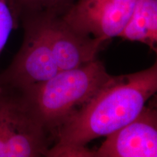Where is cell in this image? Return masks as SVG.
Segmentation results:
<instances>
[{
    "label": "cell",
    "instance_id": "cell-1",
    "mask_svg": "<svg viewBox=\"0 0 157 157\" xmlns=\"http://www.w3.org/2000/svg\"><path fill=\"white\" fill-rule=\"evenodd\" d=\"M156 91V62L140 71L112 76L59 127L46 156L95 157L88 143L132 121Z\"/></svg>",
    "mask_w": 157,
    "mask_h": 157
},
{
    "label": "cell",
    "instance_id": "cell-2",
    "mask_svg": "<svg viewBox=\"0 0 157 157\" xmlns=\"http://www.w3.org/2000/svg\"><path fill=\"white\" fill-rule=\"evenodd\" d=\"M111 76L103 63L95 59L78 67L59 71L46 81L16 92L54 140L59 127Z\"/></svg>",
    "mask_w": 157,
    "mask_h": 157
},
{
    "label": "cell",
    "instance_id": "cell-3",
    "mask_svg": "<svg viewBox=\"0 0 157 157\" xmlns=\"http://www.w3.org/2000/svg\"><path fill=\"white\" fill-rule=\"evenodd\" d=\"M22 9V45L10 65L0 74L2 87L14 91L46 81L59 71L48 38L44 12Z\"/></svg>",
    "mask_w": 157,
    "mask_h": 157
},
{
    "label": "cell",
    "instance_id": "cell-4",
    "mask_svg": "<svg viewBox=\"0 0 157 157\" xmlns=\"http://www.w3.org/2000/svg\"><path fill=\"white\" fill-rule=\"evenodd\" d=\"M54 140L14 90L0 92V157L46 156Z\"/></svg>",
    "mask_w": 157,
    "mask_h": 157
},
{
    "label": "cell",
    "instance_id": "cell-5",
    "mask_svg": "<svg viewBox=\"0 0 157 157\" xmlns=\"http://www.w3.org/2000/svg\"><path fill=\"white\" fill-rule=\"evenodd\" d=\"M137 0H74L60 15L78 34L107 42L118 37Z\"/></svg>",
    "mask_w": 157,
    "mask_h": 157
},
{
    "label": "cell",
    "instance_id": "cell-6",
    "mask_svg": "<svg viewBox=\"0 0 157 157\" xmlns=\"http://www.w3.org/2000/svg\"><path fill=\"white\" fill-rule=\"evenodd\" d=\"M94 153L95 157H156V109L145 105L135 119L106 136Z\"/></svg>",
    "mask_w": 157,
    "mask_h": 157
},
{
    "label": "cell",
    "instance_id": "cell-7",
    "mask_svg": "<svg viewBox=\"0 0 157 157\" xmlns=\"http://www.w3.org/2000/svg\"><path fill=\"white\" fill-rule=\"evenodd\" d=\"M44 12L48 38L59 71L78 67L97 59L105 42L78 34L60 15Z\"/></svg>",
    "mask_w": 157,
    "mask_h": 157
},
{
    "label": "cell",
    "instance_id": "cell-8",
    "mask_svg": "<svg viewBox=\"0 0 157 157\" xmlns=\"http://www.w3.org/2000/svg\"><path fill=\"white\" fill-rule=\"evenodd\" d=\"M118 37L141 42L156 52L157 0H137L130 17Z\"/></svg>",
    "mask_w": 157,
    "mask_h": 157
},
{
    "label": "cell",
    "instance_id": "cell-9",
    "mask_svg": "<svg viewBox=\"0 0 157 157\" xmlns=\"http://www.w3.org/2000/svg\"><path fill=\"white\" fill-rule=\"evenodd\" d=\"M15 15L8 0H0V56L15 27ZM2 90L0 82V92Z\"/></svg>",
    "mask_w": 157,
    "mask_h": 157
},
{
    "label": "cell",
    "instance_id": "cell-10",
    "mask_svg": "<svg viewBox=\"0 0 157 157\" xmlns=\"http://www.w3.org/2000/svg\"><path fill=\"white\" fill-rule=\"evenodd\" d=\"M22 7L49 11L61 15L74 0H19Z\"/></svg>",
    "mask_w": 157,
    "mask_h": 157
}]
</instances>
